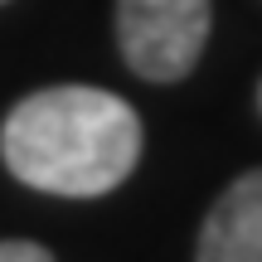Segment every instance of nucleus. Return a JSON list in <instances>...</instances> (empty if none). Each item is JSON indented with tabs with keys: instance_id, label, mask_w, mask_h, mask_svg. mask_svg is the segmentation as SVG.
<instances>
[{
	"instance_id": "1",
	"label": "nucleus",
	"mask_w": 262,
	"mask_h": 262,
	"mask_svg": "<svg viewBox=\"0 0 262 262\" xmlns=\"http://www.w3.org/2000/svg\"><path fill=\"white\" fill-rule=\"evenodd\" d=\"M0 160L29 189L93 199L117 189L141 160V117L102 88H44L10 107Z\"/></svg>"
},
{
	"instance_id": "2",
	"label": "nucleus",
	"mask_w": 262,
	"mask_h": 262,
	"mask_svg": "<svg viewBox=\"0 0 262 262\" xmlns=\"http://www.w3.org/2000/svg\"><path fill=\"white\" fill-rule=\"evenodd\" d=\"M209 25V0H117V44L126 68L146 83H180L194 73Z\"/></svg>"
},
{
	"instance_id": "3",
	"label": "nucleus",
	"mask_w": 262,
	"mask_h": 262,
	"mask_svg": "<svg viewBox=\"0 0 262 262\" xmlns=\"http://www.w3.org/2000/svg\"><path fill=\"white\" fill-rule=\"evenodd\" d=\"M194 262H262V170L238 175L214 199Z\"/></svg>"
},
{
	"instance_id": "4",
	"label": "nucleus",
	"mask_w": 262,
	"mask_h": 262,
	"mask_svg": "<svg viewBox=\"0 0 262 262\" xmlns=\"http://www.w3.org/2000/svg\"><path fill=\"white\" fill-rule=\"evenodd\" d=\"M0 262H54V253L29 243V238H5L0 243Z\"/></svg>"
},
{
	"instance_id": "5",
	"label": "nucleus",
	"mask_w": 262,
	"mask_h": 262,
	"mask_svg": "<svg viewBox=\"0 0 262 262\" xmlns=\"http://www.w3.org/2000/svg\"><path fill=\"white\" fill-rule=\"evenodd\" d=\"M257 107H262V83H257Z\"/></svg>"
}]
</instances>
